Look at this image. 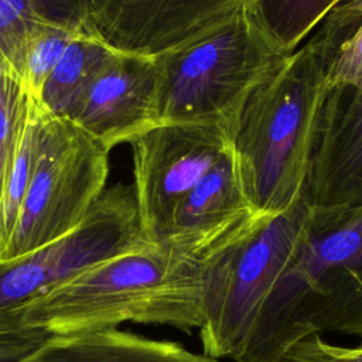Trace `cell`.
<instances>
[{"mask_svg":"<svg viewBox=\"0 0 362 362\" xmlns=\"http://www.w3.org/2000/svg\"><path fill=\"white\" fill-rule=\"evenodd\" d=\"M216 252L170 239L147 242L10 311L0 328L31 327L54 335L107 331L124 322L199 329Z\"/></svg>","mask_w":362,"mask_h":362,"instance_id":"obj_1","label":"cell"},{"mask_svg":"<svg viewBox=\"0 0 362 362\" xmlns=\"http://www.w3.org/2000/svg\"><path fill=\"white\" fill-rule=\"evenodd\" d=\"M351 35L325 18L249 96L232 153L243 194L260 216L273 218L304 198L331 69Z\"/></svg>","mask_w":362,"mask_h":362,"instance_id":"obj_2","label":"cell"},{"mask_svg":"<svg viewBox=\"0 0 362 362\" xmlns=\"http://www.w3.org/2000/svg\"><path fill=\"white\" fill-rule=\"evenodd\" d=\"M324 331L362 338V211L311 230L233 361L279 362L293 344Z\"/></svg>","mask_w":362,"mask_h":362,"instance_id":"obj_3","label":"cell"},{"mask_svg":"<svg viewBox=\"0 0 362 362\" xmlns=\"http://www.w3.org/2000/svg\"><path fill=\"white\" fill-rule=\"evenodd\" d=\"M255 6L154 57L160 124L206 126L233 140L249 96L287 57L264 30Z\"/></svg>","mask_w":362,"mask_h":362,"instance_id":"obj_4","label":"cell"},{"mask_svg":"<svg viewBox=\"0 0 362 362\" xmlns=\"http://www.w3.org/2000/svg\"><path fill=\"white\" fill-rule=\"evenodd\" d=\"M313 230V209L303 198L218 250L206 279L202 354L238 356L260 311Z\"/></svg>","mask_w":362,"mask_h":362,"instance_id":"obj_5","label":"cell"},{"mask_svg":"<svg viewBox=\"0 0 362 362\" xmlns=\"http://www.w3.org/2000/svg\"><path fill=\"white\" fill-rule=\"evenodd\" d=\"M109 151L72 122L45 113L41 153L0 262L74 230L105 191Z\"/></svg>","mask_w":362,"mask_h":362,"instance_id":"obj_6","label":"cell"},{"mask_svg":"<svg viewBox=\"0 0 362 362\" xmlns=\"http://www.w3.org/2000/svg\"><path fill=\"white\" fill-rule=\"evenodd\" d=\"M147 242L134 188L116 184L105 189L74 230L25 256L0 262V322L33 298Z\"/></svg>","mask_w":362,"mask_h":362,"instance_id":"obj_7","label":"cell"},{"mask_svg":"<svg viewBox=\"0 0 362 362\" xmlns=\"http://www.w3.org/2000/svg\"><path fill=\"white\" fill-rule=\"evenodd\" d=\"M139 219L150 242L168 238L182 198L232 146L218 129L158 124L132 141Z\"/></svg>","mask_w":362,"mask_h":362,"instance_id":"obj_8","label":"cell"},{"mask_svg":"<svg viewBox=\"0 0 362 362\" xmlns=\"http://www.w3.org/2000/svg\"><path fill=\"white\" fill-rule=\"evenodd\" d=\"M304 199L313 230L362 211V86L334 85L317 129Z\"/></svg>","mask_w":362,"mask_h":362,"instance_id":"obj_9","label":"cell"},{"mask_svg":"<svg viewBox=\"0 0 362 362\" xmlns=\"http://www.w3.org/2000/svg\"><path fill=\"white\" fill-rule=\"evenodd\" d=\"M259 0H88L86 34L123 54L157 57Z\"/></svg>","mask_w":362,"mask_h":362,"instance_id":"obj_10","label":"cell"},{"mask_svg":"<svg viewBox=\"0 0 362 362\" xmlns=\"http://www.w3.org/2000/svg\"><path fill=\"white\" fill-rule=\"evenodd\" d=\"M66 120L107 150L158 126L156 58L119 52Z\"/></svg>","mask_w":362,"mask_h":362,"instance_id":"obj_11","label":"cell"},{"mask_svg":"<svg viewBox=\"0 0 362 362\" xmlns=\"http://www.w3.org/2000/svg\"><path fill=\"white\" fill-rule=\"evenodd\" d=\"M266 219L243 194L230 146L182 198L167 239L215 252Z\"/></svg>","mask_w":362,"mask_h":362,"instance_id":"obj_12","label":"cell"},{"mask_svg":"<svg viewBox=\"0 0 362 362\" xmlns=\"http://www.w3.org/2000/svg\"><path fill=\"white\" fill-rule=\"evenodd\" d=\"M117 54V51L86 33L76 35L40 93L37 102L41 109L48 116L68 119L100 72Z\"/></svg>","mask_w":362,"mask_h":362,"instance_id":"obj_13","label":"cell"},{"mask_svg":"<svg viewBox=\"0 0 362 362\" xmlns=\"http://www.w3.org/2000/svg\"><path fill=\"white\" fill-rule=\"evenodd\" d=\"M88 0H0V55L17 71L27 37L42 24L86 33Z\"/></svg>","mask_w":362,"mask_h":362,"instance_id":"obj_14","label":"cell"},{"mask_svg":"<svg viewBox=\"0 0 362 362\" xmlns=\"http://www.w3.org/2000/svg\"><path fill=\"white\" fill-rule=\"evenodd\" d=\"M345 0H259L256 13L277 47L290 55Z\"/></svg>","mask_w":362,"mask_h":362,"instance_id":"obj_15","label":"cell"},{"mask_svg":"<svg viewBox=\"0 0 362 362\" xmlns=\"http://www.w3.org/2000/svg\"><path fill=\"white\" fill-rule=\"evenodd\" d=\"M45 112L35 100L10 168L0 201V259L17 223L37 160L41 153Z\"/></svg>","mask_w":362,"mask_h":362,"instance_id":"obj_16","label":"cell"},{"mask_svg":"<svg viewBox=\"0 0 362 362\" xmlns=\"http://www.w3.org/2000/svg\"><path fill=\"white\" fill-rule=\"evenodd\" d=\"M35 99L0 55V201Z\"/></svg>","mask_w":362,"mask_h":362,"instance_id":"obj_17","label":"cell"},{"mask_svg":"<svg viewBox=\"0 0 362 362\" xmlns=\"http://www.w3.org/2000/svg\"><path fill=\"white\" fill-rule=\"evenodd\" d=\"M79 34L82 31L65 25L42 24L27 37L18 62V75L35 100L65 49Z\"/></svg>","mask_w":362,"mask_h":362,"instance_id":"obj_18","label":"cell"},{"mask_svg":"<svg viewBox=\"0 0 362 362\" xmlns=\"http://www.w3.org/2000/svg\"><path fill=\"white\" fill-rule=\"evenodd\" d=\"M279 362H362V345H337L314 334L293 344Z\"/></svg>","mask_w":362,"mask_h":362,"instance_id":"obj_19","label":"cell"},{"mask_svg":"<svg viewBox=\"0 0 362 362\" xmlns=\"http://www.w3.org/2000/svg\"><path fill=\"white\" fill-rule=\"evenodd\" d=\"M54 334L31 327L0 328V362H18Z\"/></svg>","mask_w":362,"mask_h":362,"instance_id":"obj_20","label":"cell"},{"mask_svg":"<svg viewBox=\"0 0 362 362\" xmlns=\"http://www.w3.org/2000/svg\"><path fill=\"white\" fill-rule=\"evenodd\" d=\"M362 86V23L341 47L332 69L331 86Z\"/></svg>","mask_w":362,"mask_h":362,"instance_id":"obj_21","label":"cell"},{"mask_svg":"<svg viewBox=\"0 0 362 362\" xmlns=\"http://www.w3.org/2000/svg\"><path fill=\"white\" fill-rule=\"evenodd\" d=\"M339 6L345 11H348L351 16H354L362 21V0H345Z\"/></svg>","mask_w":362,"mask_h":362,"instance_id":"obj_22","label":"cell"}]
</instances>
